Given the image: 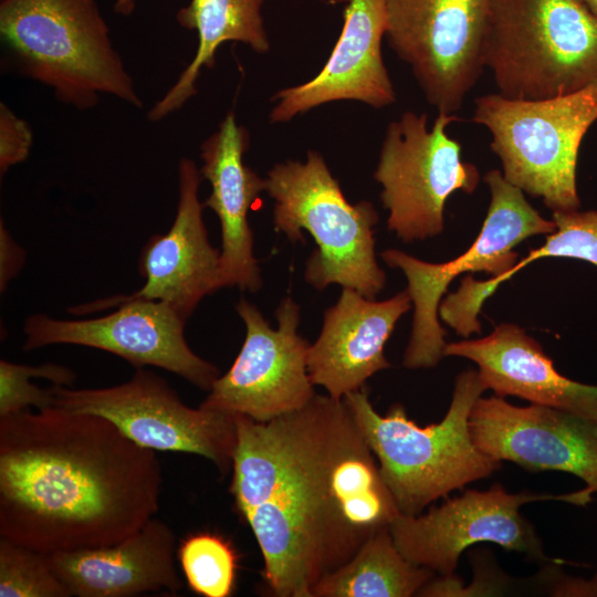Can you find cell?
Returning <instances> with one entry per match:
<instances>
[{
    "label": "cell",
    "instance_id": "1",
    "mask_svg": "<svg viewBox=\"0 0 597 597\" xmlns=\"http://www.w3.org/2000/svg\"><path fill=\"white\" fill-rule=\"evenodd\" d=\"M230 493L263 557L275 597H312L399 514L344 399L315 395L266 422L234 416Z\"/></svg>",
    "mask_w": 597,
    "mask_h": 597
},
{
    "label": "cell",
    "instance_id": "2",
    "mask_svg": "<svg viewBox=\"0 0 597 597\" xmlns=\"http://www.w3.org/2000/svg\"><path fill=\"white\" fill-rule=\"evenodd\" d=\"M156 451L51 406L0 417V535L51 554L116 544L159 509Z\"/></svg>",
    "mask_w": 597,
    "mask_h": 597
},
{
    "label": "cell",
    "instance_id": "3",
    "mask_svg": "<svg viewBox=\"0 0 597 597\" xmlns=\"http://www.w3.org/2000/svg\"><path fill=\"white\" fill-rule=\"evenodd\" d=\"M484 390L478 370L462 371L443 419L426 427L409 419L400 404L378 413L364 388L343 398L400 514L418 515L439 498L501 468L475 446L469 428L471 410Z\"/></svg>",
    "mask_w": 597,
    "mask_h": 597
},
{
    "label": "cell",
    "instance_id": "4",
    "mask_svg": "<svg viewBox=\"0 0 597 597\" xmlns=\"http://www.w3.org/2000/svg\"><path fill=\"white\" fill-rule=\"evenodd\" d=\"M0 34L22 75L85 111L101 94L142 108L95 0H1Z\"/></svg>",
    "mask_w": 597,
    "mask_h": 597
},
{
    "label": "cell",
    "instance_id": "5",
    "mask_svg": "<svg viewBox=\"0 0 597 597\" xmlns=\"http://www.w3.org/2000/svg\"><path fill=\"white\" fill-rule=\"evenodd\" d=\"M265 184L275 201V230L292 242H304L305 230L317 245L305 264L306 282L316 290L339 284L375 298L385 286L386 274L376 260L378 213L373 203H350L315 150L307 153L305 163L276 164Z\"/></svg>",
    "mask_w": 597,
    "mask_h": 597
},
{
    "label": "cell",
    "instance_id": "6",
    "mask_svg": "<svg viewBox=\"0 0 597 597\" xmlns=\"http://www.w3.org/2000/svg\"><path fill=\"white\" fill-rule=\"evenodd\" d=\"M484 65L510 98L597 85V15L579 0H492Z\"/></svg>",
    "mask_w": 597,
    "mask_h": 597
},
{
    "label": "cell",
    "instance_id": "7",
    "mask_svg": "<svg viewBox=\"0 0 597 597\" xmlns=\"http://www.w3.org/2000/svg\"><path fill=\"white\" fill-rule=\"evenodd\" d=\"M471 121L491 134L504 178L552 211L580 206L576 166L584 136L597 121V85L542 100L486 94Z\"/></svg>",
    "mask_w": 597,
    "mask_h": 597
},
{
    "label": "cell",
    "instance_id": "8",
    "mask_svg": "<svg viewBox=\"0 0 597 597\" xmlns=\"http://www.w3.org/2000/svg\"><path fill=\"white\" fill-rule=\"evenodd\" d=\"M491 202L481 231L469 249L453 260L430 263L389 249L384 262L402 271L413 305L410 338L402 365L408 369L432 368L444 356L446 329L439 322V306L449 284L465 272H486L492 277L509 272L517 262L514 248L536 234L555 231L553 220L542 217L526 200L525 192L509 182L499 169L483 176Z\"/></svg>",
    "mask_w": 597,
    "mask_h": 597
},
{
    "label": "cell",
    "instance_id": "9",
    "mask_svg": "<svg viewBox=\"0 0 597 597\" xmlns=\"http://www.w3.org/2000/svg\"><path fill=\"white\" fill-rule=\"evenodd\" d=\"M458 121L439 113L429 129L427 114L408 111L386 128L374 178L383 187L388 229L404 242L440 234L449 197L472 193L479 185L478 168L462 160L461 144L447 134Z\"/></svg>",
    "mask_w": 597,
    "mask_h": 597
},
{
    "label": "cell",
    "instance_id": "10",
    "mask_svg": "<svg viewBox=\"0 0 597 597\" xmlns=\"http://www.w3.org/2000/svg\"><path fill=\"white\" fill-rule=\"evenodd\" d=\"M586 488L563 494L523 491L509 493L494 484L486 491L468 490L418 515L398 514L389 531L400 553L411 563L440 576L454 574L462 552L490 542L532 561L555 562L545 555L534 526L520 509L536 501H562L584 506L593 499Z\"/></svg>",
    "mask_w": 597,
    "mask_h": 597
},
{
    "label": "cell",
    "instance_id": "11",
    "mask_svg": "<svg viewBox=\"0 0 597 597\" xmlns=\"http://www.w3.org/2000/svg\"><path fill=\"white\" fill-rule=\"evenodd\" d=\"M51 389L53 406L104 417L144 448L201 455L222 474L232 468L234 416L189 407L164 378L144 367L112 387L74 389L52 384Z\"/></svg>",
    "mask_w": 597,
    "mask_h": 597
},
{
    "label": "cell",
    "instance_id": "12",
    "mask_svg": "<svg viewBox=\"0 0 597 597\" xmlns=\"http://www.w3.org/2000/svg\"><path fill=\"white\" fill-rule=\"evenodd\" d=\"M492 0H386V36L438 113L454 114L485 69Z\"/></svg>",
    "mask_w": 597,
    "mask_h": 597
},
{
    "label": "cell",
    "instance_id": "13",
    "mask_svg": "<svg viewBox=\"0 0 597 597\" xmlns=\"http://www.w3.org/2000/svg\"><path fill=\"white\" fill-rule=\"evenodd\" d=\"M235 311L245 326L244 342L200 406L258 422L303 408L316 394L307 370L310 343L297 332L298 304L290 296L282 300L275 312V329L244 298Z\"/></svg>",
    "mask_w": 597,
    "mask_h": 597
},
{
    "label": "cell",
    "instance_id": "14",
    "mask_svg": "<svg viewBox=\"0 0 597 597\" xmlns=\"http://www.w3.org/2000/svg\"><path fill=\"white\" fill-rule=\"evenodd\" d=\"M114 308L111 314L86 320L31 315L23 325L22 349L54 344L87 346L117 355L136 368L166 369L202 390H210L220 371L188 346L184 334L186 320L170 304L130 300Z\"/></svg>",
    "mask_w": 597,
    "mask_h": 597
},
{
    "label": "cell",
    "instance_id": "15",
    "mask_svg": "<svg viewBox=\"0 0 597 597\" xmlns=\"http://www.w3.org/2000/svg\"><path fill=\"white\" fill-rule=\"evenodd\" d=\"M469 428L490 458L531 471L567 472L597 492L596 421L537 404L514 406L495 395L476 400Z\"/></svg>",
    "mask_w": 597,
    "mask_h": 597
},
{
    "label": "cell",
    "instance_id": "16",
    "mask_svg": "<svg viewBox=\"0 0 597 597\" xmlns=\"http://www.w3.org/2000/svg\"><path fill=\"white\" fill-rule=\"evenodd\" d=\"M201 180L195 161L182 158L176 217L167 233L155 234L145 244L139 260L145 284L139 290L74 306L69 312L91 314L125 301L154 300L167 302L187 321L206 295L220 290L221 251L210 243L203 223L205 206L198 197Z\"/></svg>",
    "mask_w": 597,
    "mask_h": 597
},
{
    "label": "cell",
    "instance_id": "17",
    "mask_svg": "<svg viewBox=\"0 0 597 597\" xmlns=\"http://www.w3.org/2000/svg\"><path fill=\"white\" fill-rule=\"evenodd\" d=\"M387 31L386 0H349L344 27L321 72L311 81L279 91L271 123L328 102L354 100L383 108L396 102V92L381 55Z\"/></svg>",
    "mask_w": 597,
    "mask_h": 597
},
{
    "label": "cell",
    "instance_id": "18",
    "mask_svg": "<svg viewBox=\"0 0 597 597\" xmlns=\"http://www.w3.org/2000/svg\"><path fill=\"white\" fill-rule=\"evenodd\" d=\"M410 307L407 290L376 301L343 287L336 304L324 312L321 333L308 347L307 370L314 386L343 399L364 388L374 374L389 368L385 344Z\"/></svg>",
    "mask_w": 597,
    "mask_h": 597
},
{
    "label": "cell",
    "instance_id": "19",
    "mask_svg": "<svg viewBox=\"0 0 597 597\" xmlns=\"http://www.w3.org/2000/svg\"><path fill=\"white\" fill-rule=\"evenodd\" d=\"M249 145L247 128L238 125L233 112L228 113L200 147V172L211 186L203 206L217 214L221 226V289L237 286L241 291L256 292L262 286V277L248 212L265 191L266 184L243 161Z\"/></svg>",
    "mask_w": 597,
    "mask_h": 597
},
{
    "label": "cell",
    "instance_id": "20",
    "mask_svg": "<svg viewBox=\"0 0 597 597\" xmlns=\"http://www.w3.org/2000/svg\"><path fill=\"white\" fill-rule=\"evenodd\" d=\"M444 356L472 360L485 389L561 409L597 422V386L558 373L541 344L516 324H500L476 339L449 343Z\"/></svg>",
    "mask_w": 597,
    "mask_h": 597
},
{
    "label": "cell",
    "instance_id": "21",
    "mask_svg": "<svg viewBox=\"0 0 597 597\" xmlns=\"http://www.w3.org/2000/svg\"><path fill=\"white\" fill-rule=\"evenodd\" d=\"M175 542L170 526L154 516L116 544L46 555L72 596L175 595L182 587L175 566Z\"/></svg>",
    "mask_w": 597,
    "mask_h": 597
},
{
    "label": "cell",
    "instance_id": "22",
    "mask_svg": "<svg viewBox=\"0 0 597 597\" xmlns=\"http://www.w3.org/2000/svg\"><path fill=\"white\" fill-rule=\"evenodd\" d=\"M264 0H190L179 9L176 19L185 29L198 33L192 61L175 84L148 112L158 122L176 112L197 93L196 83L202 67H212L219 46L229 41L242 42L256 53L270 50L261 8Z\"/></svg>",
    "mask_w": 597,
    "mask_h": 597
},
{
    "label": "cell",
    "instance_id": "23",
    "mask_svg": "<svg viewBox=\"0 0 597 597\" xmlns=\"http://www.w3.org/2000/svg\"><path fill=\"white\" fill-rule=\"evenodd\" d=\"M397 548L389 525L375 531L343 566L323 577L312 597H410L434 577Z\"/></svg>",
    "mask_w": 597,
    "mask_h": 597
},
{
    "label": "cell",
    "instance_id": "24",
    "mask_svg": "<svg viewBox=\"0 0 597 597\" xmlns=\"http://www.w3.org/2000/svg\"><path fill=\"white\" fill-rule=\"evenodd\" d=\"M177 556L189 589L205 597H229L237 584L239 556L233 545L213 532L184 538Z\"/></svg>",
    "mask_w": 597,
    "mask_h": 597
},
{
    "label": "cell",
    "instance_id": "25",
    "mask_svg": "<svg viewBox=\"0 0 597 597\" xmlns=\"http://www.w3.org/2000/svg\"><path fill=\"white\" fill-rule=\"evenodd\" d=\"M45 553L0 540V597H70Z\"/></svg>",
    "mask_w": 597,
    "mask_h": 597
},
{
    "label": "cell",
    "instance_id": "26",
    "mask_svg": "<svg viewBox=\"0 0 597 597\" xmlns=\"http://www.w3.org/2000/svg\"><path fill=\"white\" fill-rule=\"evenodd\" d=\"M43 378L54 385L70 386L76 379V374L69 367L48 363L39 366H28L0 360V417L29 410H38L53 406L54 395L51 386L41 388L30 380Z\"/></svg>",
    "mask_w": 597,
    "mask_h": 597
},
{
    "label": "cell",
    "instance_id": "27",
    "mask_svg": "<svg viewBox=\"0 0 597 597\" xmlns=\"http://www.w3.org/2000/svg\"><path fill=\"white\" fill-rule=\"evenodd\" d=\"M32 129L4 103L0 104V174L24 161L32 147Z\"/></svg>",
    "mask_w": 597,
    "mask_h": 597
},
{
    "label": "cell",
    "instance_id": "28",
    "mask_svg": "<svg viewBox=\"0 0 597 597\" xmlns=\"http://www.w3.org/2000/svg\"><path fill=\"white\" fill-rule=\"evenodd\" d=\"M551 596H597V574L591 580L564 575L558 565H546L540 574Z\"/></svg>",
    "mask_w": 597,
    "mask_h": 597
},
{
    "label": "cell",
    "instance_id": "29",
    "mask_svg": "<svg viewBox=\"0 0 597 597\" xmlns=\"http://www.w3.org/2000/svg\"><path fill=\"white\" fill-rule=\"evenodd\" d=\"M24 262V251L13 241L1 220L0 228V286L4 291Z\"/></svg>",
    "mask_w": 597,
    "mask_h": 597
},
{
    "label": "cell",
    "instance_id": "30",
    "mask_svg": "<svg viewBox=\"0 0 597 597\" xmlns=\"http://www.w3.org/2000/svg\"><path fill=\"white\" fill-rule=\"evenodd\" d=\"M136 7V0H116L114 11L121 15H130Z\"/></svg>",
    "mask_w": 597,
    "mask_h": 597
},
{
    "label": "cell",
    "instance_id": "31",
    "mask_svg": "<svg viewBox=\"0 0 597 597\" xmlns=\"http://www.w3.org/2000/svg\"><path fill=\"white\" fill-rule=\"evenodd\" d=\"M590 12L597 15V0H579Z\"/></svg>",
    "mask_w": 597,
    "mask_h": 597
},
{
    "label": "cell",
    "instance_id": "32",
    "mask_svg": "<svg viewBox=\"0 0 597 597\" xmlns=\"http://www.w3.org/2000/svg\"><path fill=\"white\" fill-rule=\"evenodd\" d=\"M1 1V0H0Z\"/></svg>",
    "mask_w": 597,
    "mask_h": 597
}]
</instances>
